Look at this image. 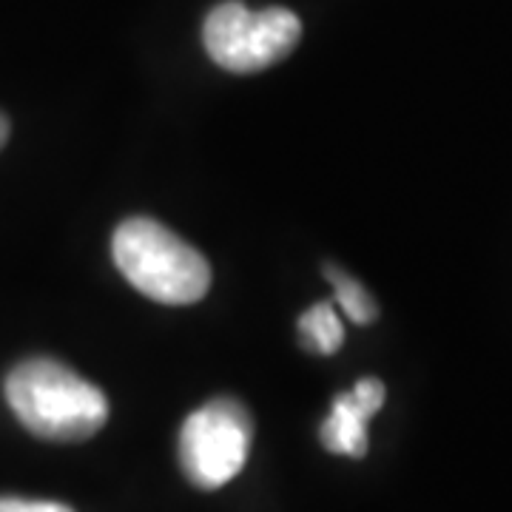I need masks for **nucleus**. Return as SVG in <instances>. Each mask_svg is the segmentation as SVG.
I'll list each match as a JSON object with an SVG mask.
<instances>
[{"instance_id": "nucleus-1", "label": "nucleus", "mask_w": 512, "mask_h": 512, "mask_svg": "<svg viewBox=\"0 0 512 512\" xmlns=\"http://www.w3.org/2000/svg\"><path fill=\"white\" fill-rule=\"evenodd\" d=\"M6 402L37 439L74 444L92 439L109 419V399L57 359H26L6 376Z\"/></svg>"}, {"instance_id": "nucleus-2", "label": "nucleus", "mask_w": 512, "mask_h": 512, "mask_svg": "<svg viewBox=\"0 0 512 512\" xmlns=\"http://www.w3.org/2000/svg\"><path fill=\"white\" fill-rule=\"evenodd\" d=\"M111 256L128 285L160 305H194L211 288V265L163 222L131 217L117 225Z\"/></svg>"}, {"instance_id": "nucleus-3", "label": "nucleus", "mask_w": 512, "mask_h": 512, "mask_svg": "<svg viewBox=\"0 0 512 512\" xmlns=\"http://www.w3.org/2000/svg\"><path fill=\"white\" fill-rule=\"evenodd\" d=\"M302 37V20L291 9L271 6L254 12L239 0H225L202 23L208 57L225 72L254 74L291 55Z\"/></svg>"}, {"instance_id": "nucleus-4", "label": "nucleus", "mask_w": 512, "mask_h": 512, "mask_svg": "<svg viewBox=\"0 0 512 512\" xmlns=\"http://www.w3.org/2000/svg\"><path fill=\"white\" fill-rule=\"evenodd\" d=\"M254 419L248 407L231 396L202 404L180 430V467L200 490H220L237 478L248 461Z\"/></svg>"}, {"instance_id": "nucleus-5", "label": "nucleus", "mask_w": 512, "mask_h": 512, "mask_svg": "<svg viewBox=\"0 0 512 512\" xmlns=\"http://www.w3.org/2000/svg\"><path fill=\"white\" fill-rule=\"evenodd\" d=\"M384 404V384L379 379H362L353 390L336 396L330 416L322 421L319 439L325 450L336 456L362 458L367 453V421Z\"/></svg>"}, {"instance_id": "nucleus-6", "label": "nucleus", "mask_w": 512, "mask_h": 512, "mask_svg": "<svg viewBox=\"0 0 512 512\" xmlns=\"http://www.w3.org/2000/svg\"><path fill=\"white\" fill-rule=\"evenodd\" d=\"M299 339L305 350L319 353V356H330L342 348L345 342V328L339 322V313L330 302H319L299 316Z\"/></svg>"}, {"instance_id": "nucleus-7", "label": "nucleus", "mask_w": 512, "mask_h": 512, "mask_svg": "<svg viewBox=\"0 0 512 512\" xmlns=\"http://www.w3.org/2000/svg\"><path fill=\"white\" fill-rule=\"evenodd\" d=\"M325 276H328V282L333 285V291H336L339 308L348 313L356 325H370V322L379 316L376 299L367 293V288L359 279H353L350 274H345L339 265H325Z\"/></svg>"}, {"instance_id": "nucleus-8", "label": "nucleus", "mask_w": 512, "mask_h": 512, "mask_svg": "<svg viewBox=\"0 0 512 512\" xmlns=\"http://www.w3.org/2000/svg\"><path fill=\"white\" fill-rule=\"evenodd\" d=\"M0 512H74L57 501H32V498H0Z\"/></svg>"}, {"instance_id": "nucleus-9", "label": "nucleus", "mask_w": 512, "mask_h": 512, "mask_svg": "<svg viewBox=\"0 0 512 512\" xmlns=\"http://www.w3.org/2000/svg\"><path fill=\"white\" fill-rule=\"evenodd\" d=\"M9 131H12V126H9V117H6V114H0V148L6 146V140H9Z\"/></svg>"}]
</instances>
